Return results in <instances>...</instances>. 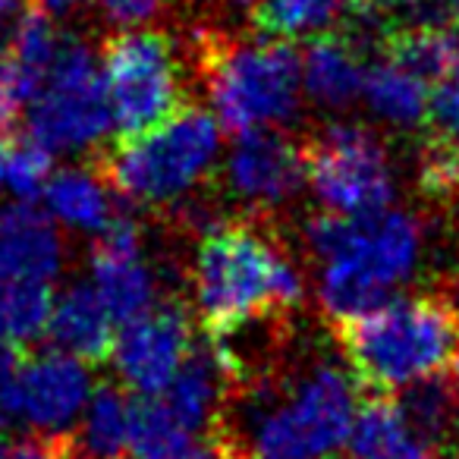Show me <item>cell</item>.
Returning a JSON list of instances; mask_svg holds the SVG:
<instances>
[{"label": "cell", "mask_w": 459, "mask_h": 459, "mask_svg": "<svg viewBox=\"0 0 459 459\" xmlns=\"http://www.w3.org/2000/svg\"><path fill=\"white\" fill-rule=\"evenodd\" d=\"M237 412L221 415L214 431L258 459H325L350 440L359 412L356 381L343 365L312 359L299 368L262 375L230 387Z\"/></svg>", "instance_id": "1"}, {"label": "cell", "mask_w": 459, "mask_h": 459, "mask_svg": "<svg viewBox=\"0 0 459 459\" xmlns=\"http://www.w3.org/2000/svg\"><path fill=\"white\" fill-rule=\"evenodd\" d=\"M306 249L318 262V302L333 325L394 299L421 255V227L406 211L365 217L318 214L302 227Z\"/></svg>", "instance_id": "2"}, {"label": "cell", "mask_w": 459, "mask_h": 459, "mask_svg": "<svg viewBox=\"0 0 459 459\" xmlns=\"http://www.w3.org/2000/svg\"><path fill=\"white\" fill-rule=\"evenodd\" d=\"M192 296L204 327L221 331L255 315L296 312L306 281L277 239L255 223L233 221L204 230L192 262Z\"/></svg>", "instance_id": "3"}, {"label": "cell", "mask_w": 459, "mask_h": 459, "mask_svg": "<svg viewBox=\"0 0 459 459\" xmlns=\"http://www.w3.org/2000/svg\"><path fill=\"white\" fill-rule=\"evenodd\" d=\"M195 57L217 123L233 135L277 129L299 114L302 57L283 39L198 32Z\"/></svg>", "instance_id": "4"}, {"label": "cell", "mask_w": 459, "mask_h": 459, "mask_svg": "<svg viewBox=\"0 0 459 459\" xmlns=\"http://www.w3.org/2000/svg\"><path fill=\"white\" fill-rule=\"evenodd\" d=\"M337 327L359 381L403 390L450 362L459 343V308L444 296H403Z\"/></svg>", "instance_id": "5"}, {"label": "cell", "mask_w": 459, "mask_h": 459, "mask_svg": "<svg viewBox=\"0 0 459 459\" xmlns=\"http://www.w3.org/2000/svg\"><path fill=\"white\" fill-rule=\"evenodd\" d=\"M217 154V117L202 108H179L158 126L126 135L108 158H101V177L117 195L145 208H160L195 192Z\"/></svg>", "instance_id": "6"}, {"label": "cell", "mask_w": 459, "mask_h": 459, "mask_svg": "<svg viewBox=\"0 0 459 459\" xmlns=\"http://www.w3.org/2000/svg\"><path fill=\"white\" fill-rule=\"evenodd\" d=\"M29 108V135L60 154L95 148L114 126L104 70L85 41L64 39Z\"/></svg>", "instance_id": "7"}, {"label": "cell", "mask_w": 459, "mask_h": 459, "mask_svg": "<svg viewBox=\"0 0 459 459\" xmlns=\"http://www.w3.org/2000/svg\"><path fill=\"white\" fill-rule=\"evenodd\" d=\"M306 179L327 211L365 217L394 202V167L381 135L359 123H327L306 148Z\"/></svg>", "instance_id": "8"}, {"label": "cell", "mask_w": 459, "mask_h": 459, "mask_svg": "<svg viewBox=\"0 0 459 459\" xmlns=\"http://www.w3.org/2000/svg\"><path fill=\"white\" fill-rule=\"evenodd\" d=\"M104 85L117 133L139 135L179 110L177 48L167 35L129 29L104 45Z\"/></svg>", "instance_id": "9"}, {"label": "cell", "mask_w": 459, "mask_h": 459, "mask_svg": "<svg viewBox=\"0 0 459 459\" xmlns=\"http://www.w3.org/2000/svg\"><path fill=\"white\" fill-rule=\"evenodd\" d=\"M89 396L91 375L82 359L64 350H45L20 359L0 390V409L39 437H70Z\"/></svg>", "instance_id": "10"}, {"label": "cell", "mask_w": 459, "mask_h": 459, "mask_svg": "<svg viewBox=\"0 0 459 459\" xmlns=\"http://www.w3.org/2000/svg\"><path fill=\"white\" fill-rule=\"evenodd\" d=\"M192 350L189 315L179 302H164L152 312L120 325L114 337V368L120 381L139 396H160L177 377Z\"/></svg>", "instance_id": "11"}, {"label": "cell", "mask_w": 459, "mask_h": 459, "mask_svg": "<svg viewBox=\"0 0 459 459\" xmlns=\"http://www.w3.org/2000/svg\"><path fill=\"white\" fill-rule=\"evenodd\" d=\"M223 179L230 195L255 211L293 202L306 183V152L277 129H252L233 139Z\"/></svg>", "instance_id": "12"}, {"label": "cell", "mask_w": 459, "mask_h": 459, "mask_svg": "<svg viewBox=\"0 0 459 459\" xmlns=\"http://www.w3.org/2000/svg\"><path fill=\"white\" fill-rule=\"evenodd\" d=\"M91 287L114 325L139 318L158 306V274L142 252V230L129 217H114L91 249Z\"/></svg>", "instance_id": "13"}, {"label": "cell", "mask_w": 459, "mask_h": 459, "mask_svg": "<svg viewBox=\"0 0 459 459\" xmlns=\"http://www.w3.org/2000/svg\"><path fill=\"white\" fill-rule=\"evenodd\" d=\"M64 268V239L51 214L20 202L0 211V274L54 283Z\"/></svg>", "instance_id": "14"}, {"label": "cell", "mask_w": 459, "mask_h": 459, "mask_svg": "<svg viewBox=\"0 0 459 459\" xmlns=\"http://www.w3.org/2000/svg\"><path fill=\"white\" fill-rule=\"evenodd\" d=\"M227 394V371H223L221 359H217L214 346L208 340L202 346H192L186 362L179 365L177 377L170 381V387L160 394V400L186 431L204 434L221 419Z\"/></svg>", "instance_id": "15"}, {"label": "cell", "mask_w": 459, "mask_h": 459, "mask_svg": "<svg viewBox=\"0 0 459 459\" xmlns=\"http://www.w3.org/2000/svg\"><path fill=\"white\" fill-rule=\"evenodd\" d=\"M48 337L54 346L82 362H104L114 350V318L91 283H70L54 299L48 315Z\"/></svg>", "instance_id": "16"}, {"label": "cell", "mask_w": 459, "mask_h": 459, "mask_svg": "<svg viewBox=\"0 0 459 459\" xmlns=\"http://www.w3.org/2000/svg\"><path fill=\"white\" fill-rule=\"evenodd\" d=\"M362 48L337 32L312 35L302 54V91L318 108L343 110L362 95Z\"/></svg>", "instance_id": "17"}, {"label": "cell", "mask_w": 459, "mask_h": 459, "mask_svg": "<svg viewBox=\"0 0 459 459\" xmlns=\"http://www.w3.org/2000/svg\"><path fill=\"white\" fill-rule=\"evenodd\" d=\"M350 446L356 459H440V446L428 444L406 421L400 403L375 396L352 419Z\"/></svg>", "instance_id": "18"}, {"label": "cell", "mask_w": 459, "mask_h": 459, "mask_svg": "<svg viewBox=\"0 0 459 459\" xmlns=\"http://www.w3.org/2000/svg\"><path fill=\"white\" fill-rule=\"evenodd\" d=\"M45 204L51 221L64 223L79 233H104L114 223V189L101 177V170H85V167H66L48 177Z\"/></svg>", "instance_id": "19"}, {"label": "cell", "mask_w": 459, "mask_h": 459, "mask_svg": "<svg viewBox=\"0 0 459 459\" xmlns=\"http://www.w3.org/2000/svg\"><path fill=\"white\" fill-rule=\"evenodd\" d=\"M362 98L371 114L394 129L421 126L428 120V110H431V91H428L425 79H419L390 57L365 66Z\"/></svg>", "instance_id": "20"}, {"label": "cell", "mask_w": 459, "mask_h": 459, "mask_svg": "<svg viewBox=\"0 0 459 459\" xmlns=\"http://www.w3.org/2000/svg\"><path fill=\"white\" fill-rule=\"evenodd\" d=\"M384 57L396 60L428 85H437L456 64L459 39L440 22H406L384 32Z\"/></svg>", "instance_id": "21"}, {"label": "cell", "mask_w": 459, "mask_h": 459, "mask_svg": "<svg viewBox=\"0 0 459 459\" xmlns=\"http://www.w3.org/2000/svg\"><path fill=\"white\" fill-rule=\"evenodd\" d=\"M356 13V0H255L252 20L268 39H302L333 29Z\"/></svg>", "instance_id": "22"}, {"label": "cell", "mask_w": 459, "mask_h": 459, "mask_svg": "<svg viewBox=\"0 0 459 459\" xmlns=\"http://www.w3.org/2000/svg\"><path fill=\"white\" fill-rule=\"evenodd\" d=\"M133 400L117 387H98L79 419V440L89 459H117L129 450Z\"/></svg>", "instance_id": "23"}, {"label": "cell", "mask_w": 459, "mask_h": 459, "mask_svg": "<svg viewBox=\"0 0 459 459\" xmlns=\"http://www.w3.org/2000/svg\"><path fill=\"white\" fill-rule=\"evenodd\" d=\"M60 35L54 29L51 16L45 10H26L20 16V22L13 26L7 41V57L13 64L16 76L22 79L29 98L39 91V85L45 82L48 70H51L54 57H57L60 48Z\"/></svg>", "instance_id": "24"}, {"label": "cell", "mask_w": 459, "mask_h": 459, "mask_svg": "<svg viewBox=\"0 0 459 459\" xmlns=\"http://www.w3.org/2000/svg\"><path fill=\"white\" fill-rule=\"evenodd\" d=\"M396 403L409 425L434 446H440L459 428V394L450 381H437L434 375L421 377V381L403 387Z\"/></svg>", "instance_id": "25"}, {"label": "cell", "mask_w": 459, "mask_h": 459, "mask_svg": "<svg viewBox=\"0 0 459 459\" xmlns=\"http://www.w3.org/2000/svg\"><path fill=\"white\" fill-rule=\"evenodd\" d=\"M51 177V152L32 135L0 133V189L16 198L41 195Z\"/></svg>", "instance_id": "26"}, {"label": "cell", "mask_w": 459, "mask_h": 459, "mask_svg": "<svg viewBox=\"0 0 459 459\" xmlns=\"http://www.w3.org/2000/svg\"><path fill=\"white\" fill-rule=\"evenodd\" d=\"M419 186L428 198H459V148L431 135L419 160Z\"/></svg>", "instance_id": "27"}, {"label": "cell", "mask_w": 459, "mask_h": 459, "mask_svg": "<svg viewBox=\"0 0 459 459\" xmlns=\"http://www.w3.org/2000/svg\"><path fill=\"white\" fill-rule=\"evenodd\" d=\"M428 120L434 123V135L459 148V57L453 70L434 85Z\"/></svg>", "instance_id": "28"}, {"label": "cell", "mask_w": 459, "mask_h": 459, "mask_svg": "<svg viewBox=\"0 0 459 459\" xmlns=\"http://www.w3.org/2000/svg\"><path fill=\"white\" fill-rule=\"evenodd\" d=\"M170 0H98L101 16L117 29H142L160 20Z\"/></svg>", "instance_id": "29"}, {"label": "cell", "mask_w": 459, "mask_h": 459, "mask_svg": "<svg viewBox=\"0 0 459 459\" xmlns=\"http://www.w3.org/2000/svg\"><path fill=\"white\" fill-rule=\"evenodd\" d=\"M29 101V91L22 79L16 76L7 51H0V133L20 117V108Z\"/></svg>", "instance_id": "30"}, {"label": "cell", "mask_w": 459, "mask_h": 459, "mask_svg": "<svg viewBox=\"0 0 459 459\" xmlns=\"http://www.w3.org/2000/svg\"><path fill=\"white\" fill-rule=\"evenodd\" d=\"M428 4L431 0H356V10L387 16V13H415V10L428 7Z\"/></svg>", "instance_id": "31"}, {"label": "cell", "mask_w": 459, "mask_h": 459, "mask_svg": "<svg viewBox=\"0 0 459 459\" xmlns=\"http://www.w3.org/2000/svg\"><path fill=\"white\" fill-rule=\"evenodd\" d=\"M54 453V437H29L22 440L20 446H16L13 453H10V459H51Z\"/></svg>", "instance_id": "32"}, {"label": "cell", "mask_w": 459, "mask_h": 459, "mask_svg": "<svg viewBox=\"0 0 459 459\" xmlns=\"http://www.w3.org/2000/svg\"><path fill=\"white\" fill-rule=\"evenodd\" d=\"M51 459H89L82 453V446L76 444V437H54V453H51Z\"/></svg>", "instance_id": "33"}, {"label": "cell", "mask_w": 459, "mask_h": 459, "mask_svg": "<svg viewBox=\"0 0 459 459\" xmlns=\"http://www.w3.org/2000/svg\"><path fill=\"white\" fill-rule=\"evenodd\" d=\"M35 4H39V10H45L48 16H70L82 7L85 0H35Z\"/></svg>", "instance_id": "34"}, {"label": "cell", "mask_w": 459, "mask_h": 459, "mask_svg": "<svg viewBox=\"0 0 459 459\" xmlns=\"http://www.w3.org/2000/svg\"><path fill=\"white\" fill-rule=\"evenodd\" d=\"M22 7V0H0V22H7L10 16H16Z\"/></svg>", "instance_id": "35"}, {"label": "cell", "mask_w": 459, "mask_h": 459, "mask_svg": "<svg viewBox=\"0 0 459 459\" xmlns=\"http://www.w3.org/2000/svg\"><path fill=\"white\" fill-rule=\"evenodd\" d=\"M446 381L453 384V390L459 394V343H456V350H453V356H450V377Z\"/></svg>", "instance_id": "36"}, {"label": "cell", "mask_w": 459, "mask_h": 459, "mask_svg": "<svg viewBox=\"0 0 459 459\" xmlns=\"http://www.w3.org/2000/svg\"><path fill=\"white\" fill-rule=\"evenodd\" d=\"M217 4H223V7H230V10H252L255 7V0H217Z\"/></svg>", "instance_id": "37"}, {"label": "cell", "mask_w": 459, "mask_h": 459, "mask_svg": "<svg viewBox=\"0 0 459 459\" xmlns=\"http://www.w3.org/2000/svg\"><path fill=\"white\" fill-rule=\"evenodd\" d=\"M446 4H450V10H453V16H456V20H459V0H446Z\"/></svg>", "instance_id": "38"}, {"label": "cell", "mask_w": 459, "mask_h": 459, "mask_svg": "<svg viewBox=\"0 0 459 459\" xmlns=\"http://www.w3.org/2000/svg\"><path fill=\"white\" fill-rule=\"evenodd\" d=\"M0 459H10V456H7V453H4V446H0Z\"/></svg>", "instance_id": "39"}, {"label": "cell", "mask_w": 459, "mask_h": 459, "mask_svg": "<svg viewBox=\"0 0 459 459\" xmlns=\"http://www.w3.org/2000/svg\"><path fill=\"white\" fill-rule=\"evenodd\" d=\"M456 459H459V453H456Z\"/></svg>", "instance_id": "40"}, {"label": "cell", "mask_w": 459, "mask_h": 459, "mask_svg": "<svg viewBox=\"0 0 459 459\" xmlns=\"http://www.w3.org/2000/svg\"><path fill=\"white\" fill-rule=\"evenodd\" d=\"M117 459H123V456H117Z\"/></svg>", "instance_id": "41"}]
</instances>
